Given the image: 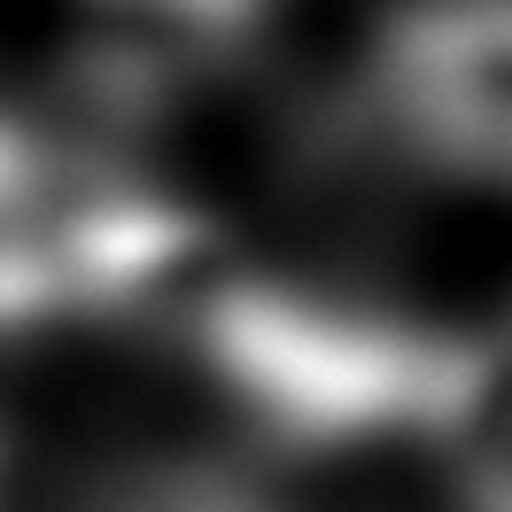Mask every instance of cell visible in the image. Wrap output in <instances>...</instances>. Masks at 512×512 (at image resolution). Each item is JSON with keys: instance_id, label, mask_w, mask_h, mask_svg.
<instances>
[{"instance_id": "obj_1", "label": "cell", "mask_w": 512, "mask_h": 512, "mask_svg": "<svg viewBox=\"0 0 512 512\" xmlns=\"http://www.w3.org/2000/svg\"><path fill=\"white\" fill-rule=\"evenodd\" d=\"M187 342L218 396L280 450H443L481 373V342L435 334L295 280H194Z\"/></svg>"}, {"instance_id": "obj_2", "label": "cell", "mask_w": 512, "mask_h": 512, "mask_svg": "<svg viewBox=\"0 0 512 512\" xmlns=\"http://www.w3.org/2000/svg\"><path fill=\"white\" fill-rule=\"evenodd\" d=\"M202 233L179 202L0 117V334L117 319L194 288Z\"/></svg>"}, {"instance_id": "obj_3", "label": "cell", "mask_w": 512, "mask_h": 512, "mask_svg": "<svg viewBox=\"0 0 512 512\" xmlns=\"http://www.w3.org/2000/svg\"><path fill=\"white\" fill-rule=\"evenodd\" d=\"M373 125L427 171L512 187V0H419L373 47Z\"/></svg>"}, {"instance_id": "obj_4", "label": "cell", "mask_w": 512, "mask_h": 512, "mask_svg": "<svg viewBox=\"0 0 512 512\" xmlns=\"http://www.w3.org/2000/svg\"><path fill=\"white\" fill-rule=\"evenodd\" d=\"M435 458L450 512H512V342H481L474 396Z\"/></svg>"}, {"instance_id": "obj_5", "label": "cell", "mask_w": 512, "mask_h": 512, "mask_svg": "<svg viewBox=\"0 0 512 512\" xmlns=\"http://www.w3.org/2000/svg\"><path fill=\"white\" fill-rule=\"evenodd\" d=\"M125 512H256V505L218 497V489H163V497H140V505H125Z\"/></svg>"}]
</instances>
